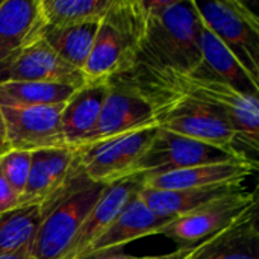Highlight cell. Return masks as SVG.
<instances>
[{
	"label": "cell",
	"mask_w": 259,
	"mask_h": 259,
	"mask_svg": "<svg viewBox=\"0 0 259 259\" xmlns=\"http://www.w3.org/2000/svg\"><path fill=\"white\" fill-rule=\"evenodd\" d=\"M146 27L134 67L190 76L200 64L202 21L193 0H138Z\"/></svg>",
	"instance_id": "1"
},
{
	"label": "cell",
	"mask_w": 259,
	"mask_h": 259,
	"mask_svg": "<svg viewBox=\"0 0 259 259\" xmlns=\"http://www.w3.org/2000/svg\"><path fill=\"white\" fill-rule=\"evenodd\" d=\"M108 185L109 184L91 181L77 156H74L62 182L38 205L41 223L30 255L35 259L62 258L76 232Z\"/></svg>",
	"instance_id": "2"
},
{
	"label": "cell",
	"mask_w": 259,
	"mask_h": 259,
	"mask_svg": "<svg viewBox=\"0 0 259 259\" xmlns=\"http://www.w3.org/2000/svg\"><path fill=\"white\" fill-rule=\"evenodd\" d=\"M146 27L138 0H114L99 21L93 50L83 68L87 82L108 80L134 67Z\"/></svg>",
	"instance_id": "3"
},
{
	"label": "cell",
	"mask_w": 259,
	"mask_h": 259,
	"mask_svg": "<svg viewBox=\"0 0 259 259\" xmlns=\"http://www.w3.org/2000/svg\"><path fill=\"white\" fill-rule=\"evenodd\" d=\"M134 83L150 100L158 127L232 150L235 132L217 106L185 93L155 85Z\"/></svg>",
	"instance_id": "4"
},
{
	"label": "cell",
	"mask_w": 259,
	"mask_h": 259,
	"mask_svg": "<svg viewBox=\"0 0 259 259\" xmlns=\"http://www.w3.org/2000/svg\"><path fill=\"white\" fill-rule=\"evenodd\" d=\"M200 21L259 83V18L240 0H193Z\"/></svg>",
	"instance_id": "5"
},
{
	"label": "cell",
	"mask_w": 259,
	"mask_h": 259,
	"mask_svg": "<svg viewBox=\"0 0 259 259\" xmlns=\"http://www.w3.org/2000/svg\"><path fill=\"white\" fill-rule=\"evenodd\" d=\"M253 206H256V194L243 188L173 219L159 234L173 240L178 249H196L235 225Z\"/></svg>",
	"instance_id": "6"
},
{
	"label": "cell",
	"mask_w": 259,
	"mask_h": 259,
	"mask_svg": "<svg viewBox=\"0 0 259 259\" xmlns=\"http://www.w3.org/2000/svg\"><path fill=\"white\" fill-rule=\"evenodd\" d=\"M222 162H247L229 149L193 140L158 127L152 143L137 162L134 173L164 175Z\"/></svg>",
	"instance_id": "7"
},
{
	"label": "cell",
	"mask_w": 259,
	"mask_h": 259,
	"mask_svg": "<svg viewBox=\"0 0 259 259\" xmlns=\"http://www.w3.org/2000/svg\"><path fill=\"white\" fill-rule=\"evenodd\" d=\"M155 124V111L150 100L129 77L118 74L108 79V94L100 115L79 146L93 144Z\"/></svg>",
	"instance_id": "8"
},
{
	"label": "cell",
	"mask_w": 259,
	"mask_h": 259,
	"mask_svg": "<svg viewBox=\"0 0 259 259\" xmlns=\"http://www.w3.org/2000/svg\"><path fill=\"white\" fill-rule=\"evenodd\" d=\"M158 126L115 135L93 144L74 147L87 176L100 184H112L129 175L152 143Z\"/></svg>",
	"instance_id": "9"
},
{
	"label": "cell",
	"mask_w": 259,
	"mask_h": 259,
	"mask_svg": "<svg viewBox=\"0 0 259 259\" xmlns=\"http://www.w3.org/2000/svg\"><path fill=\"white\" fill-rule=\"evenodd\" d=\"M64 105L0 108L3 135L11 150L36 152L68 147L61 131Z\"/></svg>",
	"instance_id": "10"
},
{
	"label": "cell",
	"mask_w": 259,
	"mask_h": 259,
	"mask_svg": "<svg viewBox=\"0 0 259 259\" xmlns=\"http://www.w3.org/2000/svg\"><path fill=\"white\" fill-rule=\"evenodd\" d=\"M53 82L80 88L87 83L80 70L65 62L42 36L0 62V83Z\"/></svg>",
	"instance_id": "11"
},
{
	"label": "cell",
	"mask_w": 259,
	"mask_h": 259,
	"mask_svg": "<svg viewBox=\"0 0 259 259\" xmlns=\"http://www.w3.org/2000/svg\"><path fill=\"white\" fill-rule=\"evenodd\" d=\"M146 175L134 173L106 187L88 217L76 232L71 244L61 259H77L85 249L117 219L127 202L144 188Z\"/></svg>",
	"instance_id": "12"
},
{
	"label": "cell",
	"mask_w": 259,
	"mask_h": 259,
	"mask_svg": "<svg viewBox=\"0 0 259 259\" xmlns=\"http://www.w3.org/2000/svg\"><path fill=\"white\" fill-rule=\"evenodd\" d=\"M138 194H135L127 202L117 219L85 249V252L79 258L118 250L135 240L156 235L173 220L156 215L144 205Z\"/></svg>",
	"instance_id": "13"
},
{
	"label": "cell",
	"mask_w": 259,
	"mask_h": 259,
	"mask_svg": "<svg viewBox=\"0 0 259 259\" xmlns=\"http://www.w3.org/2000/svg\"><path fill=\"white\" fill-rule=\"evenodd\" d=\"M199 46L202 61L188 77L222 82L243 94L259 96L258 82H255L249 76V73L240 65L234 55L220 42V39L209 29L203 26V23L200 26Z\"/></svg>",
	"instance_id": "14"
},
{
	"label": "cell",
	"mask_w": 259,
	"mask_h": 259,
	"mask_svg": "<svg viewBox=\"0 0 259 259\" xmlns=\"http://www.w3.org/2000/svg\"><path fill=\"white\" fill-rule=\"evenodd\" d=\"M44 27L38 0H2L0 62L41 38Z\"/></svg>",
	"instance_id": "15"
},
{
	"label": "cell",
	"mask_w": 259,
	"mask_h": 259,
	"mask_svg": "<svg viewBox=\"0 0 259 259\" xmlns=\"http://www.w3.org/2000/svg\"><path fill=\"white\" fill-rule=\"evenodd\" d=\"M258 167L249 162H222L146 176L144 187L153 190H185L209 185L243 184Z\"/></svg>",
	"instance_id": "16"
},
{
	"label": "cell",
	"mask_w": 259,
	"mask_h": 259,
	"mask_svg": "<svg viewBox=\"0 0 259 259\" xmlns=\"http://www.w3.org/2000/svg\"><path fill=\"white\" fill-rule=\"evenodd\" d=\"M188 259H259L258 205L235 225L197 246Z\"/></svg>",
	"instance_id": "17"
},
{
	"label": "cell",
	"mask_w": 259,
	"mask_h": 259,
	"mask_svg": "<svg viewBox=\"0 0 259 259\" xmlns=\"http://www.w3.org/2000/svg\"><path fill=\"white\" fill-rule=\"evenodd\" d=\"M108 94V80L87 82L65 102L61 131L68 147H77L94 127Z\"/></svg>",
	"instance_id": "18"
},
{
	"label": "cell",
	"mask_w": 259,
	"mask_h": 259,
	"mask_svg": "<svg viewBox=\"0 0 259 259\" xmlns=\"http://www.w3.org/2000/svg\"><path fill=\"white\" fill-rule=\"evenodd\" d=\"M243 188V184L209 185L185 190H153L144 187L138 196L144 202V205L156 215L165 219H176L212 200L238 193Z\"/></svg>",
	"instance_id": "19"
},
{
	"label": "cell",
	"mask_w": 259,
	"mask_h": 259,
	"mask_svg": "<svg viewBox=\"0 0 259 259\" xmlns=\"http://www.w3.org/2000/svg\"><path fill=\"white\" fill-rule=\"evenodd\" d=\"M100 20L67 27H44L42 39L65 62L83 73L85 64L93 50Z\"/></svg>",
	"instance_id": "20"
},
{
	"label": "cell",
	"mask_w": 259,
	"mask_h": 259,
	"mask_svg": "<svg viewBox=\"0 0 259 259\" xmlns=\"http://www.w3.org/2000/svg\"><path fill=\"white\" fill-rule=\"evenodd\" d=\"M77 88L53 82H5L0 83V108H26L62 105Z\"/></svg>",
	"instance_id": "21"
},
{
	"label": "cell",
	"mask_w": 259,
	"mask_h": 259,
	"mask_svg": "<svg viewBox=\"0 0 259 259\" xmlns=\"http://www.w3.org/2000/svg\"><path fill=\"white\" fill-rule=\"evenodd\" d=\"M39 206H18L0 214V256L30 252L39 228Z\"/></svg>",
	"instance_id": "22"
},
{
	"label": "cell",
	"mask_w": 259,
	"mask_h": 259,
	"mask_svg": "<svg viewBox=\"0 0 259 259\" xmlns=\"http://www.w3.org/2000/svg\"><path fill=\"white\" fill-rule=\"evenodd\" d=\"M114 0H38L46 27H67L100 20Z\"/></svg>",
	"instance_id": "23"
},
{
	"label": "cell",
	"mask_w": 259,
	"mask_h": 259,
	"mask_svg": "<svg viewBox=\"0 0 259 259\" xmlns=\"http://www.w3.org/2000/svg\"><path fill=\"white\" fill-rule=\"evenodd\" d=\"M30 161H32V152H23V150H9L0 158V168L6 181L12 187V190L18 194V197L24 190L29 176Z\"/></svg>",
	"instance_id": "24"
},
{
	"label": "cell",
	"mask_w": 259,
	"mask_h": 259,
	"mask_svg": "<svg viewBox=\"0 0 259 259\" xmlns=\"http://www.w3.org/2000/svg\"><path fill=\"white\" fill-rule=\"evenodd\" d=\"M18 202V194L12 190L0 168V214L14 209Z\"/></svg>",
	"instance_id": "25"
},
{
	"label": "cell",
	"mask_w": 259,
	"mask_h": 259,
	"mask_svg": "<svg viewBox=\"0 0 259 259\" xmlns=\"http://www.w3.org/2000/svg\"><path fill=\"white\" fill-rule=\"evenodd\" d=\"M194 249H176L167 255H156V256H140L138 259H188Z\"/></svg>",
	"instance_id": "26"
},
{
	"label": "cell",
	"mask_w": 259,
	"mask_h": 259,
	"mask_svg": "<svg viewBox=\"0 0 259 259\" xmlns=\"http://www.w3.org/2000/svg\"><path fill=\"white\" fill-rule=\"evenodd\" d=\"M0 259H35L30 252H18V253H12V255H5L0 256Z\"/></svg>",
	"instance_id": "27"
},
{
	"label": "cell",
	"mask_w": 259,
	"mask_h": 259,
	"mask_svg": "<svg viewBox=\"0 0 259 259\" xmlns=\"http://www.w3.org/2000/svg\"><path fill=\"white\" fill-rule=\"evenodd\" d=\"M9 150H11V147H9V144H8V141H6L5 135L0 134V158H2L5 153H8Z\"/></svg>",
	"instance_id": "28"
},
{
	"label": "cell",
	"mask_w": 259,
	"mask_h": 259,
	"mask_svg": "<svg viewBox=\"0 0 259 259\" xmlns=\"http://www.w3.org/2000/svg\"><path fill=\"white\" fill-rule=\"evenodd\" d=\"M0 134L3 135V121H2V114H0Z\"/></svg>",
	"instance_id": "29"
},
{
	"label": "cell",
	"mask_w": 259,
	"mask_h": 259,
	"mask_svg": "<svg viewBox=\"0 0 259 259\" xmlns=\"http://www.w3.org/2000/svg\"><path fill=\"white\" fill-rule=\"evenodd\" d=\"M0 3H2V0H0Z\"/></svg>",
	"instance_id": "30"
}]
</instances>
